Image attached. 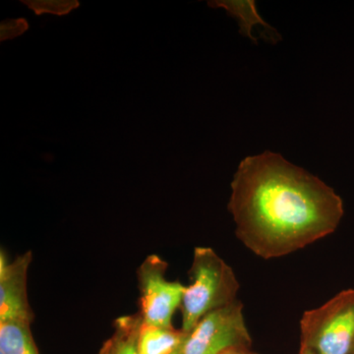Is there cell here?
I'll list each match as a JSON object with an SVG mask.
<instances>
[{"instance_id":"18","label":"cell","mask_w":354,"mask_h":354,"mask_svg":"<svg viewBox=\"0 0 354 354\" xmlns=\"http://www.w3.org/2000/svg\"><path fill=\"white\" fill-rule=\"evenodd\" d=\"M0 354H3V353H0Z\"/></svg>"},{"instance_id":"15","label":"cell","mask_w":354,"mask_h":354,"mask_svg":"<svg viewBox=\"0 0 354 354\" xmlns=\"http://www.w3.org/2000/svg\"><path fill=\"white\" fill-rule=\"evenodd\" d=\"M100 354H111V351H109L108 342H104L101 351H100Z\"/></svg>"},{"instance_id":"8","label":"cell","mask_w":354,"mask_h":354,"mask_svg":"<svg viewBox=\"0 0 354 354\" xmlns=\"http://www.w3.org/2000/svg\"><path fill=\"white\" fill-rule=\"evenodd\" d=\"M142 317L140 313L122 316L114 322V334L109 339L111 354H141L139 349V333Z\"/></svg>"},{"instance_id":"6","label":"cell","mask_w":354,"mask_h":354,"mask_svg":"<svg viewBox=\"0 0 354 354\" xmlns=\"http://www.w3.org/2000/svg\"><path fill=\"white\" fill-rule=\"evenodd\" d=\"M32 259L27 251L9 262L0 251V323L32 324L35 314L28 297V272Z\"/></svg>"},{"instance_id":"3","label":"cell","mask_w":354,"mask_h":354,"mask_svg":"<svg viewBox=\"0 0 354 354\" xmlns=\"http://www.w3.org/2000/svg\"><path fill=\"white\" fill-rule=\"evenodd\" d=\"M301 344L316 354H351L354 346V288L342 290L300 321Z\"/></svg>"},{"instance_id":"16","label":"cell","mask_w":354,"mask_h":354,"mask_svg":"<svg viewBox=\"0 0 354 354\" xmlns=\"http://www.w3.org/2000/svg\"><path fill=\"white\" fill-rule=\"evenodd\" d=\"M174 354H181V348L179 349V351H177L176 353H174Z\"/></svg>"},{"instance_id":"7","label":"cell","mask_w":354,"mask_h":354,"mask_svg":"<svg viewBox=\"0 0 354 354\" xmlns=\"http://www.w3.org/2000/svg\"><path fill=\"white\" fill-rule=\"evenodd\" d=\"M187 334L174 327L142 324L139 333L141 354H174L183 348Z\"/></svg>"},{"instance_id":"14","label":"cell","mask_w":354,"mask_h":354,"mask_svg":"<svg viewBox=\"0 0 354 354\" xmlns=\"http://www.w3.org/2000/svg\"><path fill=\"white\" fill-rule=\"evenodd\" d=\"M298 354H316L313 349L308 348L305 344H300L299 353Z\"/></svg>"},{"instance_id":"12","label":"cell","mask_w":354,"mask_h":354,"mask_svg":"<svg viewBox=\"0 0 354 354\" xmlns=\"http://www.w3.org/2000/svg\"><path fill=\"white\" fill-rule=\"evenodd\" d=\"M28 29V23L24 19L6 21L1 23V41L19 36Z\"/></svg>"},{"instance_id":"10","label":"cell","mask_w":354,"mask_h":354,"mask_svg":"<svg viewBox=\"0 0 354 354\" xmlns=\"http://www.w3.org/2000/svg\"><path fill=\"white\" fill-rule=\"evenodd\" d=\"M209 6L223 7L228 13L237 18L241 24V32L243 36L249 37L256 41L251 35L254 25L261 24L267 29H272L267 23L262 20L256 11L255 1H211Z\"/></svg>"},{"instance_id":"17","label":"cell","mask_w":354,"mask_h":354,"mask_svg":"<svg viewBox=\"0 0 354 354\" xmlns=\"http://www.w3.org/2000/svg\"><path fill=\"white\" fill-rule=\"evenodd\" d=\"M351 354H354V346H353V351H351Z\"/></svg>"},{"instance_id":"2","label":"cell","mask_w":354,"mask_h":354,"mask_svg":"<svg viewBox=\"0 0 354 354\" xmlns=\"http://www.w3.org/2000/svg\"><path fill=\"white\" fill-rule=\"evenodd\" d=\"M184 291L181 330L189 334L203 317L236 301L239 283L230 266L209 247H196Z\"/></svg>"},{"instance_id":"13","label":"cell","mask_w":354,"mask_h":354,"mask_svg":"<svg viewBox=\"0 0 354 354\" xmlns=\"http://www.w3.org/2000/svg\"><path fill=\"white\" fill-rule=\"evenodd\" d=\"M221 354H258L251 351L248 346H234V348H230L227 351H223Z\"/></svg>"},{"instance_id":"9","label":"cell","mask_w":354,"mask_h":354,"mask_svg":"<svg viewBox=\"0 0 354 354\" xmlns=\"http://www.w3.org/2000/svg\"><path fill=\"white\" fill-rule=\"evenodd\" d=\"M0 353L3 354H39L32 337L31 324L0 323Z\"/></svg>"},{"instance_id":"4","label":"cell","mask_w":354,"mask_h":354,"mask_svg":"<svg viewBox=\"0 0 354 354\" xmlns=\"http://www.w3.org/2000/svg\"><path fill=\"white\" fill-rule=\"evenodd\" d=\"M167 263L152 254L137 270L140 292V315L144 324L174 327L172 317L180 307L186 286L165 278Z\"/></svg>"},{"instance_id":"1","label":"cell","mask_w":354,"mask_h":354,"mask_svg":"<svg viewBox=\"0 0 354 354\" xmlns=\"http://www.w3.org/2000/svg\"><path fill=\"white\" fill-rule=\"evenodd\" d=\"M228 211L239 241L263 259L283 257L335 232L344 201L318 177L281 155L247 157L232 183Z\"/></svg>"},{"instance_id":"5","label":"cell","mask_w":354,"mask_h":354,"mask_svg":"<svg viewBox=\"0 0 354 354\" xmlns=\"http://www.w3.org/2000/svg\"><path fill=\"white\" fill-rule=\"evenodd\" d=\"M243 304L239 300L203 317L187 334L181 354H221L234 346L251 348Z\"/></svg>"},{"instance_id":"11","label":"cell","mask_w":354,"mask_h":354,"mask_svg":"<svg viewBox=\"0 0 354 354\" xmlns=\"http://www.w3.org/2000/svg\"><path fill=\"white\" fill-rule=\"evenodd\" d=\"M37 14L53 13L64 15L79 6L78 1H23Z\"/></svg>"}]
</instances>
